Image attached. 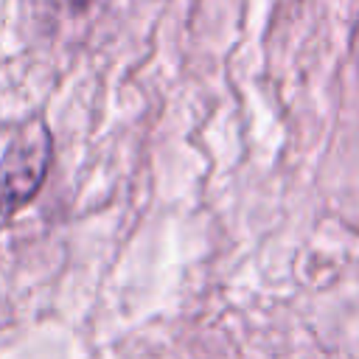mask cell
<instances>
[{"label": "cell", "mask_w": 359, "mask_h": 359, "mask_svg": "<svg viewBox=\"0 0 359 359\" xmlns=\"http://www.w3.org/2000/svg\"><path fill=\"white\" fill-rule=\"evenodd\" d=\"M53 160V135L34 115L6 143L0 157V219L22 210L42 188Z\"/></svg>", "instance_id": "cell-1"}]
</instances>
